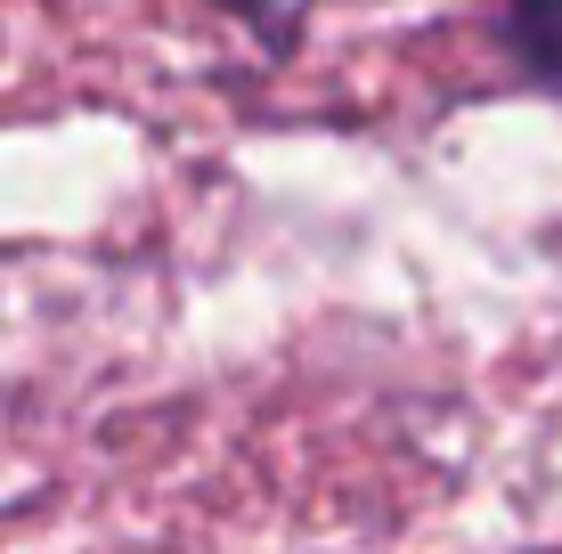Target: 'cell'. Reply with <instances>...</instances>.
Listing matches in <instances>:
<instances>
[{"label": "cell", "instance_id": "obj_1", "mask_svg": "<svg viewBox=\"0 0 562 554\" xmlns=\"http://www.w3.org/2000/svg\"><path fill=\"white\" fill-rule=\"evenodd\" d=\"M481 25L514 82L562 106V0H481Z\"/></svg>", "mask_w": 562, "mask_h": 554}, {"label": "cell", "instance_id": "obj_2", "mask_svg": "<svg viewBox=\"0 0 562 554\" xmlns=\"http://www.w3.org/2000/svg\"><path fill=\"white\" fill-rule=\"evenodd\" d=\"M204 9H221L228 25L245 33L261 57H302V42H310V25H318V0H204Z\"/></svg>", "mask_w": 562, "mask_h": 554}]
</instances>
